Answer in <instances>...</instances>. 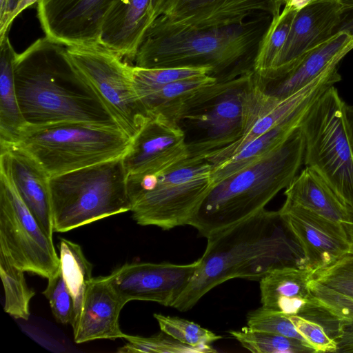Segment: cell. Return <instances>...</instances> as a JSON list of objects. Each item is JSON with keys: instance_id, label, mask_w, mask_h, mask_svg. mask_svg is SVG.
Here are the masks:
<instances>
[{"instance_id": "21", "label": "cell", "mask_w": 353, "mask_h": 353, "mask_svg": "<svg viewBox=\"0 0 353 353\" xmlns=\"http://www.w3.org/2000/svg\"><path fill=\"white\" fill-rule=\"evenodd\" d=\"M312 272L297 265L281 266L268 272L259 281L261 307L285 316L312 317L321 308L309 287Z\"/></svg>"}, {"instance_id": "15", "label": "cell", "mask_w": 353, "mask_h": 353, "mask_svg": "<svg viewBox=\"0 0 353 353\" xmlns=\"http://www.w3.org/2000/svg\"><path fill=\"white\" fill-rule=\"evenodd\" d=\"M122 0H38L46 37L66 47L99 41L103 23Z\"/></svg>"}, {"instance_id": "16", "label": "cell", "mask_w": 353, "mask_h": 353, "mask_svg": "<svg viewBox=\"0 0 353 353\" xmlns=\"http://www.w3.org/2000/svg\"><path fill=\"white\" fill-rule=\"evenodd\" d=\"M343 11L336 0H313L299 10L284 46L266 79L259 85L282 78L338 32Z\"/></svg>"}, {"instance_id": "13", "label": "cell", "mask_w": 353, "mask_h": 353, "mask_svg": "<svg viewBox=\"0 0 353 353\" xmlns=\"http://www.w3.org/2000/svg\"><path fill=\"white\" fill-rule=\"evenodd\" d=\"M253 71L237 77L226 90L187 115L186 121L200 135L188 143L190 157H206L239 139L242 132V94ZM180 122V123H181Z\"/></svg>"}, {"instance_id": "12", "label": "cell", "mask_w": 353, "mask_h": 353, "mask_svg": "<svg viewBox=\"0 0 353 353\" xmlns=\"http://www.w3.org/2000/svg\"><path fill=\"white\" fill-rule=\"evenodd\" d=\"M279 12L276 0H163L145 34L221 28Z\"/></svg>"}, {"instance_id": "29", "label": "cell", "mask_w": 353, "mask_h": 353, "mask_svg": "<svg viewBox=\"0 0 353 353\" xmlns=\"http://www.w3.org/2000/svg\"><path fill=\"white\" fill-rule=\"evenodd\" d=\"M309 287L317 301L339 321L336 352H353V298L338 292L311 278Z\"/></svg>"}, {"instance_id": "46", "label": "cell", "mask_w": 353, "mask_h": 353, "mask_svg": "<svg viewBox=\"0 0 353 353\" xmlns=\"http://www.w3.org/2000/svg\"><path fill=\"white\" fill-rule=\"evenodd\" d=\"M344 10L353 8V0H336Z\"/></svg>"}, {"instance_id": "1", "label": "cell", "mask_w": 353, "mask_h": 353, "mask_svg": "<svg viewBox=\"0 0 353 353\" xmlns=\"http://www.w3.org/2000/svg\"><path fill=\"white\" fill-rule=\"evenodd\" d=\"M207 239L199 267L172 305L181 312L192 309L209 291L230 279L259 281L276 268H307L302 250L279 210L265 208Z\"/></svg>"}, {"instance_id": "24", "label": "cell", "mask_w": 353, "mask_h": 353, "mask_svg": "<svg viewBox=\"0 0 353 353\" xmlns=\"http://www.w3.org/2000/svg\"><path fill=\"white\" fill-rule=\"evenodd\" d=\"M352 48L353 38L339 31L286 75L265 85H259L268 94L285 99L303 88L331 66L339 64Z\"/></svg>"}, {"instance_id": "38", "label": "cell", "mask_w": 353, "mask_h": 353, "mask_svg": "<svg viewBox=\"0 0 353 353\" xmlns=\"http://www.w3.org/2000/svg\"><path fill=\"white\" fill-rule=\"evenodd\" d=\"M247 325L254 330L264 331L297 339L309 345L297 332L287 316L263 307L248 313Z\"/></svg>"}, {"instance_id": "17", "label": "cell", "mask_w": 353, "mask_h": 353, "mask_svg": "<svg viewBox=\"0 0 353 353\" xmlns=\"http://www.w3.org/2000/svg\"><path fill=\"white\" fill-rule=\"evenodd\" d=\"M190 157L181 126L161 115H150L123 157L128 175L157 173Z\"/></svg>"}, {"instance_id": "14", "label": "cell", "mask_w": 353, "mask_h": 353, "mask_svg": "<svg viewBox=\"0 0 353 353\" xmlns=\"http://www.w3.org/2000/svg\"><path fill=\"white\" fill-rule=\"evenodd\" d=\"M199 264V259L188 264L125 263L108 276L113 288L126 303L134 300L148 301L172 307Z\"/></svg>"}, {"instance_id": "6", "label": "cell", "mask_w": 353, "mask_h": 353, "mask_svg": "<svg viewBox=\"0 0 353 353\" xmlns=\"http://www.w3.org/2000/svg\"><path fill=\"white\" fill-rule=\"evenodd\" d=\"M123 157L50 177L54 231L131 210Z\"/></svg>"}, {"instance_id": "11", "label": "cell", "mask_w": 353, "mask_h": 353, "mask_svg": "<svg viewBox=\"0 0 353 353\" xmlns=\"http://www.w3.org/2000/svg\"><path fill=\"white\" fill-rule=\"evenodd\" d=\"M339 64L329 68L297 92L285 99L268 94L254 79L242 94V132L234 143L209 154L205 160L215 165L239 151L244 145L292 116L303 105L317 98L341 80Z\"/></svg>"}, {"instance_id": "20", "label": "cell", "mask_w": 353, "mask_h": 353, "mask_svg": "<svg viewBox=\"0 0 353 353\" xmlns=\"http://www.w3.org/2000/svg\"><path fill=\"white\" fill-rule=\"evenodd\" d=\"M0 158L6 162L23 201L44 232H54L50 176L41 165L17 143L0 144Z\"/></svg>"}, {"instance_id": "4", "label": "cell", "mask_w": 353, "mask_h": 353, "mask_svg": "<svg viewBox=\"0 0 353 353\" xmlns=\"http://www.w3.org/2000/svg\"><path fill=\"white\" fill-rule=\"evenodd\" d=\"M304 153L305 140L299 126L260 160L216 183L189 225L207 238L265 209L298 174Z\"/></svg>"}, {"instance_id": "5", "label": "cell", "mask_w": 353, "mask_h": 353, "mask_svg": "<svg viewBox=\"0 0 353 353\" xmlns=\"http://www.w3.org/2000/svg\"><path fill=\"white\" fill-rule=\"evenodd\" d=\"M212 165L189 157L165 170L128 175L133 219L164 230L189 225L214 186Z\"/></svg>"}, {"instance_id": "19", "label": "cell", "mask_w": 353, "mask_h": 353, "mask_svg": "<svg viewBox=\"0 0 353 353\" xmlns=\"http://www.w3.org/2000/svg\"><path fill=\"white\" fill-rule=\"evenodd\" d=\"M125 304L113 288L109 276L93 277L71 323L74 342L123 338L124 333L119 318Z\"/></svg>"}, {"instance_id": "30", "label": "cell", "mask_w": 353, "mask_h": 353, "mask_svg": "<svg viewBox=\"0 0 353 353\" xmlns=\"http://www.w3.org/2000/svg\"><path fill=\"white\" fill-rule=\"evenodd\" d=\"M58 248L60 252L59 268L73 296L75 314L81 305L86 286L93 278L92 265L87 260L79 244L61 239Z\"/></svg>"}, {"instance_id": "23", "label": "cell", "mask_w": 353, "mask_h": 353, "mask_svg": "<svg viewBox=\"0 0 353 353\" xmlns=\"http://www.w3.org/2000/svg\"><path fill=\"white\" fill-rule=\"evenodd\" d=\"M151 0H122L105 18L99 42L125 61H134L152 23Z\"/></svg>"}, {"instance_id": "39", "label": "cell", "mask_w": 353, "mask_h": 353, "mask_svg": "<svg viewBox=\"0 0 353 353\" xmlns=\"http://www.w3.org/2000/svg\"><path fill=\"white\" fill-rule=\"evenodd\" d=\"M314 352H336V339L321 323L301 316H287Z\"/></svg>"}, {"instance_id": "44", "label": "cell", "mask_w": 353, "mask_h": 353, "mask_svg": "<svg viewBox=\"0 0 353 353\" xmlns=\"http://www.w3.org/2000/svg\"><path fill=\"white\" fill-rule=\"evenodd\" d=\"M163 1V0H151L150 12L152 23L155 19Z\"/></svg>"}, {"instance_id": "41", "label": "cell", "mask_w": 353, "mask_h": 353, "mask_svg": "<svg viewBox=\"0 0 353 353\" xmlns=\"http://www.w3.org/2000/svg\"><path fill=\"white\" fill-rule=\"evenodd\" d=\"M19 0H8L7 11L5 16L0 19V40L8 34L6 33V26L10 14L16 8Z\"/></svg>"}, {"instance_id": "7", "label": "cell", "mask_w": 353, "mask_h": 353, "mask_svg": "<svg viewBox=\"0 0 353 353\" xmlns=\"http://www.w3.org/2000/svg\"><path fill=\"white\" fill-rule=\"evenodd\" d=\"M131 140L117 125L63 122L27 125L17 144L52 177L123 157Z\"/></svg>"}, {"instance_id": "26", "label": "cell", "mask_w": 353, "mask_h": 353, "mask_svg": "<svg viewBox=\"0 0 353 353\" xmlns=\"http://www.w3.org/2000/svg\"><path fill=\"white\" fill-rule=\"evenodd\" d=\"M316 99L303 105L283 123L247 143L232 156L212 165V176L214 185L230 175L260 160L282 144L300 126L307 110Z\"/></svg>"}, {"instance_id": "47", "label": "cell", "mask_w": 353, "mask_h": 353, "mask_svg": "<svg viewBox=\"0 0 353 353\" xmlns=\"http://www.w3.org/2000/svg\"><path fill=\"white\" fill-rule=\"evenodd\" d=\"M276 1L278 7L279 8V9L281 10L282 6L285 4V3L287 0H276Z\"/></svg>"}, {"instance_id": "42", "label": "cell", "mask_w": 353, "mask_h": 353, "mask_svg": "<svg viewBox=\"0 0 353 353\" xmlns=\"http://www.w3.org/2000/svg\"><path fill=\"white\" fill-rule=\"evenodd\" d=\"M344 110L348 136L353 149V105L345 103Z\"/></svg>"}, {"instance_id": "45", "label": "cell", "mask_w": 353, "mask_h": 353, "mask_svg": "<svg viewBox=\"0 0 353 353\" xmlns=\"http://www.w3.org/2000/svg\"><path fill=\"white\" fill-rule=\"evenodd\" d=\"M339 31L346 32L353 38V17L347 21L341 23L339 26Z\"/></svg>"}, {"instance_id": "32", "label": "cell", "mask_w": 353, "mask_h": 353, "mask_svg": "<svg viewBox=\"0 0 353 353\" xmlns=\"http://www.w3.org/2000/svg\"><path fill=\"white\" fill-rule=\"evenodd\" d=\"M230 334L248 350L254 353H314L306 343L274 333L254 330L248 326L230 330Z\"/></svg>"}, {"instance_id": "31", "label": "cell", "mask_w": 353, "mask_h": 353, "mask_svg": "<svg viewBox=\"0 0 353 353\" xmlns=\"http://www.w3.org/2000/svg\"><path fill=\"white\" fill-rule=\"evenodd\" d=\"M23 270L0 252V276L5 293L4 311L16 319L28 320L30 301L35 292L28 286Z\"/></svg>"}, {"instance_id": "36", "label": "cell", "mask_w": 353, "mask_h": 353, "mask_svg": "<svg viewBox=\"0 0 353 353\" xmlns=\"http://www.w3.org/2000/svg\"><path fill=\"white\" fill-rule=\"evenodd\" d=\"M312 278L344 295L353 298V251L312 272Z\"/></svg>"}, {"instance_id": "18", "label": "cell", "mask_w": 353, "mask_h": 353, "mask_svg": "<svg viewBox=\"0 0 353 353\" xmlns=\"http://www.w3.org/2000/svg\"><path fill=\"white\" fill-rule=\"evenodd\" d=\"M279 211L302 250L305 266L312 272L334 262L349 252L351 243L342 223L287 199Z\"/></svg>"}, {"instance_id": "37", "label": "cell", "mask_w": 353, "mask_h": 353, "mask_svg": "<svg viewBox=\"0 0 353 353\" xmlns=\"http://www.w3.org/2000/svg\"><path fill=\"white\" fill-rule=\"evenodd\" d=\"M48 279L43 294L48 300L54 318L59 323L71 324L74 316V300L60 268Z\"/></svg>"}, {"instance_id": "28", "label": "cell", "mask_w": 353, "mask_h": 353, "mask_svg": "<svg viewBox=\"0 0 353 353\" xmlns=\"http://www.w3.org/2000/svg\"><path fill=\"white\" fill-rule=\"evenodd\" d=\"M298 10L284 6L272 17L256 50L252 71L254 79L262 83L267 78L276 57L284 46Z\"/></svg>"}, {"instance_id": "43", "label": "cell", "mask_w": 353, "mask_h": 353, "mask_svg": "<svg viewBox=\"0 0 353 353\" xmlns=\"http://www.w3.org/2000/svg\"><path fill=\"white\" fill-rule=\"evenodd\" d=\"M348 211L349 219L343 223V225L347 231L351 245H353V207L348 206Z\"/></svg>"}, {"instance_id": "34", "label": "cell", "mask_w": 353, "mask_h": 353, "mask_svg": "<svg viewBox=\"0 0 353 353\" xmlns=\"http://www.w3.org/2000/svg\"><path fill=\"white\" fill-rule=\"evenodd\" d=\"M161 330L179 342L196 347L207 350L209 352H216L212 343L222 339L208 329L199 324L177 316L154 314Z\"/></svg>"}, {"instance_id": "10", "label": "cell", "mask_w": 353, "mask_h": 353, "mask_svg": "<svg viewBox=\"0 0 353 353\" xmlns=\"http://www.w3.org/2000/svg\"><path fill=\"white\" fill-rule=\"evenodd\" d=\"M0 252L17 268L46 279L60 265L52 239L44 232L23 201L1 158Z\"/></svg>"}, {"instance_id": "35", "label": "cell", "mask_w": 353, "mask_h": 353, "mask_svg": "<svg viewBox=\"0 0 353 353\" xmlns=\"http://www.w3.org/2000/svg\"><path fill=\"white\" fill-rule=\"evenodd\" d=\"M123 338L128 343L117 350L120 353H209L204 348L183 344L162 331L149 337L124 334Z\"/></svg>"}, {"instance_id": "2", "label": "cell", "mask_w": 353, "mask_h": 353, "mask_svg": "<svg viewBox=\"0 0 353 353\" xmlns=\"http://www.w3.org/2000/svg\"><path fill=\"white\" fill-rule=\"evenodd\" d=\"M14 81L20 110L29 125H117L72 63L67 47L46 37L17 54Z\"/></svg>"}, {"instance_id": "33", "label": "cell", "mask_w": 353, "mask_h": 353, "mask_svg": "<svg viewBox=\"0 0 353 353\" xmlns=\"http://www.w3.org/2000/svg\"><path fill=\"white\" fill-rule=\"evenodd\" d=\"M204 75L212 76V69L208 67L143 68L134 65L133 68L134 87L141 101L169 83Z\"/></svg>"}, {"instance_id": "40", "label": "cell", "mask_w": 353, "mask_h": 353, "mask_svg": "<svg viewBox=\"0 0 353 353\" xmlns=\"http://www.w3.org/2000/svg\"><path fill=\"white\" fill-rule=\"evenodd\" d=\"M38 0H19L16 8L10 14L8 21L7 22L6 26V33L8 34V32L10 30V27L14 19L24 10L30 8L34 3L37 2Z\"/></svg>"}, {"instance_id": "8", "label": "cell", "mask_w": 353, "mask_h": 353, "mask_svg": "<svg viewBox=\"0 0 353 353\" xmlns=\"http://www.w3.org/2000/svg\"><path fill=\"white\" fill-rule=\"evenodd\" d=\"M345 102L331 86L307 110L300 128L305 140L303 164L315 171L348 206L353 207V149Z\"/></svg>"}, {"instance_id": "9", "label": "cell", "mask_w": 353, "mask_h": 353, "mask_svg": "<svg viewBox=\"0 0 353 353\" xmlns=\"http://www.w3.org/2000/svg\"><path fill=\"white\" fill-rule=\"evenodd\" d=\"M67 52L117 126L132 139L150 117L134 87V65L99 41L67 47Z\"/></svg>"}, {"instance_id": "27", "label": "cell", "mask_w": 353, "mask_h": 353, "mask_svg": "<svg viewBox=\"0 0 353 353\" xmlns=\"http://www.w3.org/2000/svg\"><path fill=\"white\" fill-rule=\"evenodd\" d=\"M17 55L6 36L0 41V144L17 143L28 125L20 110L15 87Z\"/></svg>"}, {"instance_id": "3", "label": "cell", "mask_w": 353, "mask_h": 353, "mask_svg": "<svg viewBox=\"0 0 353 353\" xmlns=\"http://www.w3.org/2000/svg\"><path fill=\"white\" fill-rule=\"evenodd\" d=\"M272 17L261 15L238 24L166 34H145L134 59L143 68L208 67L218 81L252 70L242 65L255 57Z\"/></svg>"}, {"instance_id": "22", "label": "cell", "mask_w": 353, "mask_h": 353, "mask_svg": "<svg viewBox=\"0 0 353 353\" xmlns=\"http://www.w3.org/2000/svg\"><path fill=\"white\" fill-rule=\"evenodd\" d=\"M236 78L218 81L211 75H204L178 81L142 99L141 102L149 115H161L179 123L226 90Z\"/></svg>"}, {"instance_id": "25", "label": "cell", "mask_w": 353, "mask_h": 353, "mask_svg": "<svg viewBox=\"0 0 353 353\" xmlns=\"http://www.w3.org/2000/svg\"><path fill=\"white\" fill-rule=\"evenodd\" d=\"M285 199L330 220L343 223L348 205L313 170L305 167L285 189Z\"/></svg>"}]
</instances>
